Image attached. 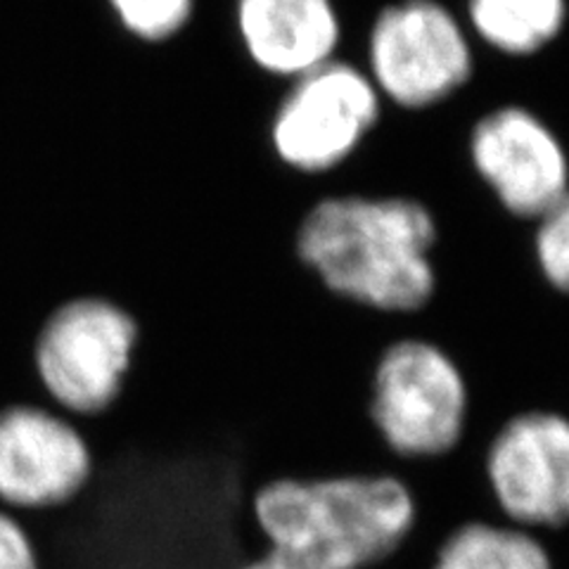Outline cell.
Returning <instances> with one entry per match:
<instances>
[{
  "mask_svg": "<svg viewBox=\"0 0 569 569\" xmlns=\"http://www.w3.org/2000/svg\"><path fill=\"white\" fill-rule=\"evenodd\" d=\"M259 548L236 569H378L411 543L420 498L397 470L278 475L247 498Z\"/></svg>",
  "mask_w": 569,
  "mask_h": 569,
  "instance_id": "obj_1",
  "label": "cell"
},
{
  "mask_svg": "<svg viewBox=\"0 0 569 569\" xmlns=\"http://www.w3.org/2000/svg\"><path fill=\"white\" fill-rule=\"evenodd\" d=\"M439 228L413 198L330 194L301 219L299 261L335 297L380 313H418L437 292Z\"/></svg>",
  "mask_w": 569,
  "mask_h": 569,
  "instance_id": "obj_2",
  "label": "cell"
},
{
  "mask_svg": "<svg viewBox=\"0 0 569 569\" xmlns=\"http://www.w3.org/2000/svg\"><path fill=\"white\" fill-rule=\"evenodd\" d=\"M366 420L395 466H435L468 443L475 389L447 347L399 337L370 368Z\"/></svg>",
  "mask_w": 569,
  "mask_h": 569,
  "instance_id": "obj_3",
  "label": "cell"
},
{
  "mask_svg": "<svg viewBox=\"0 0 569 569\" xmlns=\"http://www.w3.org/2000/svg\"><path fill=\"white\" fill-rule=\"evenodd\" d=\"M140 347L138 320L104 297H77L48 316L29 349L33 378L56 411L98 418L127 389Z\"/></svg>",
  "mask_w": 569,
  "mask_h": 569,
  "instance_id": "obj_4",
  "label": "cell"
},
{
  "mask_svg": "<svg viewBox=\"0 0 569 569\" xmlns=\"http://www.w3.org/2000/svg\"><path fill=\"white\" fill-rule=\"evenodd\" d=\"M479 477L493 518L541 537L569 529V413L520 406L479 451Z\"/></svg>",
  "mask_w": 569,
  "mask_h": 569,
  "instance_id": "obj_5",
  "label": "cell"
},
{
  "mask_svg": "<svg viewBox=\"0 0 569 569\" xmlns=\"http://www.w3.org/2000/svg\"><path fill=\"white\" fill-rule=\"evenodd\" d=\"M472 71L468 27L439 0H401L370 24L366 74L401 110H427L456 96Z\"/></svg>",
  "mask_w": 569,
  "mask_h": 569,
  "instance_id": "obj_6",
  "label": "cell"
},
{
  "mask_svg": "<svg viewBox=\"0 0 569 569\" xmlns=\"http://www.w3.org/2000/svg\"><path fill=\"white\" fill-rule=\"evenodd\" d=\"M382 102L366 69L335 58L290 81L271 119V148L288 169L328 173L363 146Z\"/></svg>",
  "mask_w": 569,
  "mask_h": 569,
  "instance_id": "obj_7",
  "label": "cell"
},
{
  "mask_svg": "<svg viewBox=\"0 0 569 569\" xmlns=\"http://www.w3.org/2000/svg\"><path fill=\"white\" fill-rule=\"evenodd\" d=\"M475 173L510 217L539 221L569 192V152L560 136L522 104H501L468 140Z\"/></svg>",
  "mask_w": 569,
  "mask_h": 569,
  "instance_id": "obj_8",
  "label": "cell"
},
{
  "mask_svg": "<svg viewBox=\"0 0 569 569\" xmlns=\"http://www.w3.org/2000/svg\"><path fill=\"white\" fill-rule=\"evenodd\" d=\"M91 472V447L74 418L46 403L0 408V508H62L86 489Z\"/></svg>",
  "mask_w": 569,
  "mask_h": 569,
  "instance_id": "obj_9",
  "label": "cell"
},
{
  "mask_svg": "<svg viewBox=\"0 0 569 569\" xmlns=\"http://www.w3.org/2000/svg\"><path fill=\"white\" fill-rule=\"evenodd\" d=\"M236 27L249 62L288 81L332 62L342 43L335 0H236Z\"/></svg>",
  "mask_w": 569,
  "mask_h": 569,
  "instance_id": "obj_10",
  "label": "cell"
},
{
  "mask_svg": "<svg viewBox=\"0 0 569 569\" xmlns=\"http://www.w3.org/2000/svg\"><path fill=\"white\" fill-rule=\"evenodd\" d=\"M427 569H556L546 537L498 518H468L437 541Z\"/></svg>",
  "mask_w": 569,
  "mask_h": 569,
  "instance_id": "obj_11",
  "label": "cell"
},
{
  "mask_svg": "<svg viewBox=\"0 0 569 569\" xmlns=\"http://www.w3.org/2000/svg\"><path fill=\"white\" fill-rule=\"evenodd\" d=\"M567 24V0H468V27L506 58H531Z\"/></svg>",
  "mask_w": 569,
  "mask_h": 569,
  "instance_id": "obj_12",
  "label": "cell"
},
{
  "mask_svg": "<svg viewBox=\"0 0 569 569\" xmlns=\"http://www.w3.org/2000/svg\"><path fill=\"white\" fill-rule=\"evenodd\" d=\"M119 24L146 43H162L181 33L194 10V0H107Z\"/></svg>",
  "mask_w": 569,
  "mask_h": 569,
  "instance_id": "obj_13",
  "label": "cell"
},
{
  "mask_svg": "<svg viewBox=\"0 0 569 569\" xmlns=\"http://www.w3.org/2000/svg\"><path fill=\"white\" fill-rule=\"evenodd\" d=\"M533 261L541 278L560 295H569V192L537 221Z\"/></svg>",
  "mask_w": 569,
  "mask_h": 569,
  "instance_id": "obj_14",
  "label": "cell"
},
{
  "mask_svg": "<svg viewBox=\"0 0 569 569\" xmlns=\"http://www.w3.org/2000/svg\"><path fill=\"white\" fill-rule=\"evenodd\" d=\"M0 569H39L29 531L12 510L0 508Z\"/></svg>",
  "mask_w": 569,
  "mask_h": 569,
  "instance_id": "obj_15",
  "label": "cell"
}]
</instances>
